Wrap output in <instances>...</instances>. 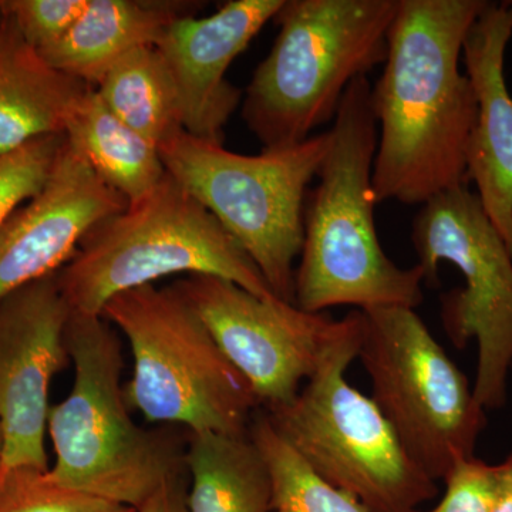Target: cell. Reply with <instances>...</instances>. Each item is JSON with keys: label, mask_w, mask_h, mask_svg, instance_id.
Masks as SVG:
<instances>
[{"label": "cell", "mask_w": 512, "mask_h": 512, "mask_svg": "<svg viewBox=\"0 0 512 512\" xmlns=\"http://www.w3.org/2000/svg\"><path fill=\"white\" fill-rule=\"evenodd\" d=\"M487 0H399L382 76L372 86L376 202L423 205L468 185L466 151L477 97L460 70Z\"/></svg>", "instance_id": "1"}, {"label": "cell", "mask_w": 512, "mask_h": 512, "mask_svg": "<svg viewBox=\"0 0 512 512\" xmlns=\"http://www.w3.org/2000/svg\"><path fill=\"white\" fill-rule=\"evenodd\" d=\"M370 93L367 77L346 90L316 175L319 184L306 197L301 262L293 285V305L302 311L416 309L424 299L420 266L394 264L377 237L372 178L379 133Z\"/></svg>", "instance_id": "2"}, {"label": "cell", "mask_w": 512, "mask_h": 512, "mask_svg": "<svg viewBox=\"0 0 512 512\" xmlns=\"http://www.w3.org/2000/svg\"><path fill=\"white\" fill-rule=\"evenodd\" d=\"M66 348L72 392L50 407L47 431L57 483L140 510L165 484L183 477L184 448L165 431L130 416L124 394L123 345L103 316L72 312Z\"/></svg>", "instance_id": "3"}, {"label": "cell", "mask_w": 512, "mask_h": 512, "mask_svg": "<svg viewBox=\"0 0 512 512\" xmlns=\"http://www.w3.org/2000/svg\"><path fill=\"white\" fill-rule=\"evenodd\" d=\"M399 0H285L279 33L242 99L264 150H284L335 119L346 90L383 64Z\"/></svg>", "instance_id": "4"}, {"label": "cell", "mask_w": 512, "mask_h": 512, "mask_svg": "<svg viewBox=\"0 0 512 512\" xmlns=\"http://www.w3.org/2000/svg\"><path fill=\"white\" fill-rule=\"evenodd\" d=\"M178 274L217 276L276 298L221 222L168 173L146 197L90 229L56 272L73 311L93 316L121 292Z\"/></svg>", "instance_id": "5"}, {"label": "cell", "mask_w": 512, "mask_h": 512, "mask_svg": "<svg viewBox=\"0 0 512 512\" xmlns=\"http://www.w3.org/2000/svg\"><path fill=\"white\" fill-rule=\"evenodd\" d=\"M101 316L130 346L133 375L124 386L130 410L188 433H248L261 404L173 286L121 292Z\"/></svg>", "instance_id": "6"}, {"label": "cell", "mask_w": 512, "mask_h": 512, "mask_svg": "<svg viewBox=\"0 0 512 512\" xmlns=\"http://www.w3.org/2000/svg\"><path fill=\"white\" fill-rule=\"evenodd\" d=\"M362 329L360 311L355 328L298 396L264 412L320 480L355 498L367 512H414L437 497L439 487L407 456L372 397L346 380Z\"/></svg>", "instance_id": "7"}, {"label": "cell", "mask_w": 512, "mask_h": 512, "mask_svg": "<svg viewBox=\"0 0 512 512\" xmlns=\"http://www.w3.org/2000/svg\"><path fill=\"white\" fill-rule=\"evenodd\" d=\"M330 134L258 156L184 133L158 147L165 170L221 222L281 301L293 303L303 210Z\"/></svg>", "instance_id": "8"}, {"label": "cell", "mask_w": 512, "mask_h": 512, "mask_svg": "<svg viewBox=\"0 0 512 512\" xmlns=\"http://www.w3.org/2000/svg\"><path fill=\"white\" fill-rule=\"evenodd\" d=\"M362 313L357 359L372 380L370 397L414 464L431 480H444L458 461L474 457L485 409L414 309Z\"/></svg>", "instance_id": "9"}, {"label": "cell", "mask_w": 512, "mask_h": 512, "mask_svg": "<svg viewBox=\"0 0 512 512\" xmlns=\"http://www.w3.org/2000/svg\"><path fill=\"white\" fill-rule=\"evenodd\" d=\"M424 284L440 285L441 262L456 266L463 288L441 295V322L457 349L478 348L476 399L485 410L507 404L512 365V255L468 185L421 205L412 225Z\"/></svg>", "instance_id": "10"}, {"label": "cell", "mask_w": 512, "mask_h": 512, "mask_svg": "<svg viewBox=\"0 0 512 512\" xmlns=\"http://www.w3.org/2000/svg\"><path fill=\"white\" fill-rule=\"evenodd\" d=\"M207 326L261 409L291 403L360 318L302 311L279 298H259L227 279L188 275L173 285Z\"/></svg>", "instance_id": "11"}, {"label": "cell", "mask_w": 512, "mask_h": 512, "mask_svg": "<svg viewBox=\"0 0 512 512\" xmlns=\"http://www.w3.org/2000/svg\"><path fill=\"white\" fill-rule=\"evenodd\" d=\"M72 312L56 272L0 301V471L49 470V387L70 362L66 328Z\"/></svg>", "instance_id": "12"}, {"label": "cell", "mask_w": 512, "mask_h": 512, "mask_svg": "<svg viewBox=\"0 0 512 512\" xmlns=\"http://www.w3.org/2000/svg\"><path fill=\"white\" fill-rule=\"evenodd\" d=\"M126 207L119 192L64 141L43 190L0 229V301L55 274L90 229Z\"/></svg>", "instance_id": "13"}, {"label": "cell", "mask_w": 512, "mask_h": 512, "mask_svg": "<svg viewBox=\"0 0 512 512\" xmlns=\"http://www.w3.org/2000/svg\"><path fill=\"white\" fill-rule=\"evenodd\" d=\"M284 2L232 0L211 16H184L168 26L156 47L177 87L185 133L222 144L224 128L244 99L227 79L229 66Z\"/></svg>", "instance_id": "14"}, {"label": "cell", "mask_w": 512, "mask_h": 512, "mask_svg": "<svg viewBox=\"0 0 512 512\" xmlns=\"http://www.w3.org/2000/svg\"><path fill=\"white\" fill-rule=\"evenodd\" d=\"M512 16L504 2H487L464 42L468 79L477 97V119L466 151L467 183L512 255V94L505 53Z\"/></svg>", "instance_id": "15"}, {"label": "cell", "mask_w": 512, "mask_h": 512, "mask_svg": "<svg viewBox=\"0 0 512 512\" xmlns=\"http://www.w3.org/2000/svg\"><path fill=\"white\" fill-rule=\"evenodd\" d=\"M90 89L50 66L15 20L0 13V154L35 138L64 134Z\"/></svg>", "instance_id": "16"}, {"label": "cell", "mask_w": 512, "mask_h": 512, "mask_svg": "<svg viewBox=\"0 0 512 512\" xmlns=\"http://www.w3.org/2000/svg\"><path fill=\"white\" fill-rule=\"evenodd\" d=\"M201 8L202 3L180 0H89L73 28L40 55L56 70L96 87L124 56L157 46L168 26Z\"/></svg>", "instance_id": "17"}, {"label": "cell", "mask_w": 512, "mask_h": 512, "mask_svg": "<svg viewBox=\"0 0 512 512\" xmlns=\"http://www.w3.org/2000/svg\"><path fill=\"white\" fill-rule=\"evenodd\" d=\"M184 464L188 512H274L268 466L249 433H188Z\"/></svg>", "instance_id": "18"}, {"label": "cell", "mask_w": 512, "mask_h": 512, "mask_svg": "<svg viewBox=\"0 0 512 512\" xmlns=\"http://www.w3.org/2000/svg\"><path fill=\"white\" fill-rule=\"evenodd\" d=\"M64 136L127 204L146 197L167 174L158 147L123 123L94 87L74 110Z\"/></svg>", "instance_id": "19"}, {"label": "cell", "mask_w": 512, "mask_h": 512, "mask_svg": "<svg viewBox=\"0 0 512 512\" xmlns=\"http://www.w3.org/2000/svg\"><path fill=\"white\" fill-rule=\"evenodd\" d=\"M94 89L123 123L154 146L185 131L177 87L156 46L128 53Z\"/></svg>", "instance_id": "20"}, {"label": "cell", "mask_w": 512, "mask_h": 512, "mask_svg": "<svg viewBox=\"0 0 512 512\" xmlns=\"http://www.w3.org/2000/svg\"><path fill=\"white\" fill-rule=\"evenodd\" d=\"M249 437L261 451L272 481L274 512H367L363 505L320 480L259 409Z\"/></svg>", "instance_id": "21"}, {"label": "cell", "mask_w": 512, "mask_h": 512, "mask_svg": "<svg viewBox=\"0 0 512 512\" xmlns=\"http://www.w3.org/2000/svg\"><path fill=\"white\" fill-rule=\"evenodd\" d=\"M0 512H138L57 483L49 470L0 471Z\"/></svg>", "instance_id": "22"}, {"label": "cell", "mask_w": 512, "mask_h": 512, "mask_svg": "<svg viewBox=\"0 0 512 512\" xmlns=\"http://www.w3.org/2000/svg\"><path fill=\"white\" fill-rule=\"evenodd\" d=\"M64 141V134H52L0 154V229L23 202L43 190Z\"/></svg>", "instance_id": "23"}, {"label": "cell", "mask_w": 512, "mask_h": 512, "mask_svg": "<svg viewBox=\"0 0 512 512\" xmlns=\"http://www.w3.org/2000/svg\"><path fill=\"white\" fill-rule=\"evenodd\" d=\"M87 5L89 0H0V13L15 20L26 42L43 52L73 28Z\"/></svg>", "instance_id": "24"}, {"label": "cell", "mask_w": 512, "mask_h": 512, "mask_svg": "<svg viewBox=\"0 0 512 512\" xmlns=\"http://www.w3.org/2000/svg\"><path fill=\"white\" fill-rule=\"evenodd\" d=\"M446 494L429 512H490L495 490V466L476 456L458 461L444 478ZM414 512H420L419 510Z\"/></svg>", "instance_id": "25"}, {"label": "cell", "mask_w": 512, "mask_h": 512, "mask_svg": "<svg viewBox=\"0 0 512 512\" xmlns=\"http://www.w3.org/2000/svg\"><path fill=\"white\" fill-rule=\"evenodd\" d=\"M183 477L165 484L138 512H188Z\"/></svg>", "instance_id": "26"}, {"label": "cell", "mask_w": 512, "mask_h": 512, "mask_svg": "<svg viewBox=\"0 0 512 512\" xmlns=\"http://www.w3.org/2000/svg\"><path fill=\"white\" fill-rule=\"evenodd\" d=\"M490 512H512V450L503 463L495 464V490Z\"/></svg>", "instance_id": "27"}, {"label": "cell", "mask_w": 512, "mask_h": 512, "mask_svg": "<svg viewBox=\"0 0 512 512\" xmlns=\"http://www.w3.org/2000/svg\"><path fill=\"white\" fill-rule=\"evenodd\" d=\"M2 457H3V431H2V424H0V466H2Z\"/></svg>", "instance_id": "28"}, {"label": "cell", "mask_w": 512, "mask_h": 512, "mask_svg": "<svg viewBox=\"0 0 512 512\" xmlns=\"http://www.w3.org/2000/svg\"><path fill=\"white\" fill-rule=\"evenodd\" d=\"M505 5H507L508 10H510L512 16V0H505Z\"/></svg>", "instance_id": "29"}]
</instances>
